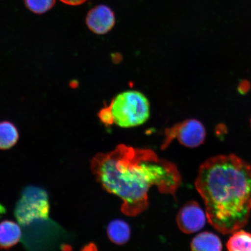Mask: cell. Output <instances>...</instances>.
I'll use <instances>...</instances> for the list:
<instances>
[{
    "label": "cell",
    "mask_w": 251,
    "mask_h": 251,
    "mask_svg": "<svg viewBox=\"0 0 251 251\" xmlns=\"http://www.w3.org/2000/svg\"><path fill=\"white\" fill-rule=\"evenodd\" d=\"M192 251H220L223 246L217 235L209 231H204L197 234L190 244Z\"/></svg>",
    "instance_id": "cell-9"
},
{
    "label": "cell",
    "mask_w": 251,
    "mask_h": 251,
    "mask_svg": "<svg viewBox=\"0 0 251 251\" xmlns=\"http://www.w3.org/2000/svg\"><path fill=\"white\" fill-rule=\"evenodd\" d=\"M60 1L67 5L76 6L83 4L87 0H60Z\"/></svg>",
    "instance_id": "cell-15"
},
{
    "label": "cell",
    "mask_w": 251,
    "mask_h": 251,
    "mask_svg": "<svg viewBox=\"0 0 251 251\" xmlns=\"http://www.w3.org/2000/svg\"><path fill=\"white\" fill-rule=\"evenodd\" d=\"M206 137V128L202 122L196 119H188L166 128L161 148L167 149L172 141L177 139L181 145L195 149L202 145Z\"/></svg>",
    "instance_id": "cell-5"
},
{
    "label": "cell",
    "mask_w": 251,
    "mask_h": 251,
    "mask_svg": "<svg viewBox=\"0 0 251 251\" xmlns=\"http://www.w3.org/2000/svg\"><path fill=\"white\" fill-rule=\"evenodd\" d=\"M107 235L111 242L122 246L130 240V227L123 220L114 219L108 225Z\"/></svg>",
    "instance_id": "cell-10"
},
{
    "label": "cell",
    "mask_w": 251,
    "mask_h": 251,
    "mask_svg": "<svg viewBox=\"0 0 251 251\" xmlns=\"http://www.w3.org/2000/svg\"><path fill=\"white\" fill-rule=\"evenodd\" d=\"M230 251H251V234L240 229L232 233L226 244Z\"/></svg>",
    "instance_id": "cell-12"
},
{
    "label": "cell",
    "mask_w": 251,
    "mask_h": 251,
    "mask_svg": "<svg viewBox=\"0 0 251 251\" xmlns=\"http://www.w3.org/2000/svg\"><path fill=\"white\" fill-rule=\"evenodd\" d=\"M27 8L37 14H42L51 9L55 0H24Z\"/></svg>",
    "instance_id": "cell-13"
},
{
    "label": "cell",
    "mask_w": 251,
    "mask_h": 251,
    "mask_svg": "<svg viewBox=\"0 0 251 251\" xmlns=\"http://www.w3.org/2000/svg\"><path fill=\"white\" fill-rule=\"evenodd\" d=\"M251 88V84L248 80H242L240 81L237 87L238 93L242 95H246L250 92Z\"/></svg>",
    "instance_id": "cell-14"
},
{
    "label": "cell",
    "mask_w": 251,
    "mask_h": 251,
    "mask_svg": "<svg viewBox=\"0 0 251 251\" xmlns=\"http://www.w3.org/2000/svg\"><path fill=\"white\" fill-rule=\"evenodd\" d=\"M97 181L107 192L122 200L121 211L136 216L148 208L149 192L155 186L160 193L176 195L181 177L177 166L149 149L121 144L107 153H99L91 162Z\"/></svg>",
    "instance_id": "cell-1"
},
{
    "label": "cell",
    "mask_w": 251,
    "mask_h": 251,
    "mask_svg": "<svg viewBox=\"0 0 251 251\" xmlns=\"http://www.w3.org/2000/svg\"><path fill=\"white\" fill-rule=\"evenodd\" d=\"M115 22L114 11L105 5H97L91 9L86 18L89 29L99 35L109 33L114 27Z\"/></svg>",
    "instance_id": "cell-7"
},
{
    "label": "cell",
    "mask_w": 251,
    "mask_h": 251,
    "mask_svg": "<svg viewBox=\"0 0 251 251\" xmlns=\"http://www.w3.org/2000/svg\"><path fill=\"white\" fill-rule=\"evenodd\" d=\"M195 187L207 220L220 233L246 226L251 213V165L234 154L218 155L200 165Z\"/></svg>",
    "instance_id": "cell-2"
},
{
    "label": "cell",
    "mask_w": 251,
    "mask_h": 251,
    "mask_svg": "<svg viewBox=\"0 0 251 251\" xmlns=\"http://www.w3.org/2000/svg\"><path fill=\"white\" fill-rule=\"evenodd\" d=\"M50 203L49 194L42 187H25L21 199L16 203L14 216L19 224L25 227L39 220L49 218Z\"/></svg>",
    "instance_id": "cell-4"
},
{
    "label": "cell",
    "mask_w": 251,
    "mask_h": 251,
    "mask_svg": "<svg viewBox=\"0 0 251 251\" xmlns=\"http://www.w3.org/2000/svg\"><path fill=\"white\" fill-rule=\"evenodd\" d=\"M20 224L11 220L0 222V250H9L14 247L23 238Z\"/></svg>",
    "instance_id": "cell-8"
},
{
    "label": "cell",
    "mask_w": 251,
    "mask_h": 251,
    "mask_svg": "<svg viewBox=\"0 0 251 251\" xmlns=\"http://www.w3.org/2000/svg\"><path fill=\"white\" fill-rule=\"evenodd\" d=\"M20 139V133L16 126L9 121L0 122V150H10Z\"/></svg>",
    "instance_id": "cell-11"
},
{
    "label": "cell",
    "mask_w": 251,
    "mask_h": 251,
    "mask_svg": "<svg viewBox=\"0 0 251 251\" xmlns=\"http://www.w3.org/2000/svg\"><path fill=\"white\" fill-rule=\"evenodd\" d=\"M250 123H251V120H250Z\"/></svg>",
    "instance_id": "cell-16"
},
{
    "label": "cell",
    "mask_w": 251,
    "mask_h": 251,
    "mask_svg": "<svg viewBox=\"0 0 251 251\" xmlns=\"http://www.w3.org/2000/svg\"><path fill=\"white\" fill-rule=\"evenodd\" d=\"M207 220L204 212L199 203L194 201L187 202L178 211L176 222L180 230L187 234L200 231L205 226Z\"/></svg>",
    "instance_id": "cell-6"
},
{
    "label": "cell",
    "mask_w": 251,
    "mask_h": 251,
    "mask_svg": "<svg viewBox=\"0 0 251 251\" xmlns=\"http://www.w3.org/2000/svg\"><path fill=\"white\" fill-rule=\"evenodd\" d=\"M112 125L122 128L139 126L150 116V103L147 97L137 90L118 94L107 106Z\"/></svg>",
    "instance_id": "cell-3"
}]
</instances>
